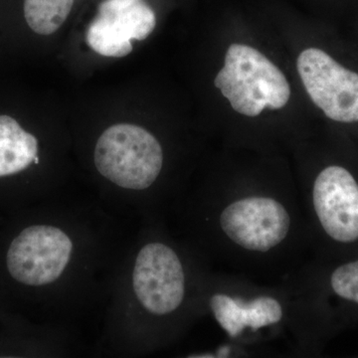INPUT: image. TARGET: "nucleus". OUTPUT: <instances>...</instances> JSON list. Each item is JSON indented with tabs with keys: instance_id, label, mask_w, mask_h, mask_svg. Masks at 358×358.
Masks as SVG:
<instances>
[{
	"instance_id": "nucleus-1",
	"label": "nucleus",
	"mask_w": 358,
	"mask_h": 358,
	"mask_svg": "<svg viewBox=\"0 0 358 358\" xmlns=\"http://www.w3.org/2000/svg\"><path fill=\"white\" fill-rule=\"evenodd\" d=\"M190 245L225 271L279 282L313 257L300 193L289 183L212 185L183 201Z\"/></svg>"
},
{
	"instance_id": "nucleus-2",
	"label": "nucleus",
	"mask_w": 358,
	"mask_h": 358,
	"mask_svg": "<svg viewBox=\"0 0 358 358\" xmlns=\"http://www.w3.org/2000/svg\"><path fill=\"white\" fill-rule=\"evenodd\" d=\"M202 313L231 343L258 348L287 338L293 355H317L334 333L294 274L279 282L257 281L230 271H209Z\"/></svg>"
},
{
	"instance_id": "nucleus-3",
	"label": "nucleus",
	"mask_w": 358,
	"mask_h": 358,
	"mask_svg": "<svg viewBox=\"0 0 358 358\" xmlns=\"http://www.w3.org/2000/svg\"><path fill=\"white\" fill-rule=\"evenodd\" d=\"M211 264L192 245L157 232L138 250L131 273L136 303L152 341L164 345L202 315L205 279Z\"/></svg>"
},
{
	"instance_id": "nucleus-4",
	"label": "nucleus",
	"mask_w": 358,
	"mask_h": 358,
	"mask_svg": "<svg viewBox=\"0 0 358 358\" xmlns=\"http://www.w3.org/2000/svg\"><path fill=\"white\" fill-rule=\"evenodd\" d=\"M313 257L334 258L358 252V178L350 169L322 167L301 186Z\"/></svg>"
},
{
	"instance_id": "nucleus-5",
	"label": "nucleus",
	"mask_w": 358,
	"mask_h": 358,
	"mask_svg": "<svg viewBox=\"0 0 358 358\" xmlns=\"http://www.w3.org/2000/svg\"><path fill=\"white\" fill-rule=\"evenodd\" d=\"M214 84L233 110L250 117H258L266 108L282 109L291 96L282 71L248 45H231Z\"/></svg>"
},
{
	"instance_id": "nucleus-6",
	"label": "nucleus",
	"mask_w": 358,
	"mask_h": 358,
	"mask_svg": "<svg viewBox=\"0 0 358 358\" xmlns=\"http://www.w3.org/2000/svg\"><path fill=\"white\" fill-rule=\"evenodd\" d=\"M103 178L124 189L145 192L159 180L164 166L162 143L147 129L117 124L106 129L94 152Z\"/></svg>"
},
{
	"instance_id": "nucleus-7",
	"label": "nucleus",
	"mask_w": 358,
	"mask_h": 358,
	"mask_svg": "<svg viewBox=\"0 0 358 358\" xmlns=\"http://www.w3.org/2000/svg\"><path fill=\"white\" fill-rule=\"evenodd\" d=\"M294 274L334 331L358 322V252L312 257Z\"/></svg>"
},
{
	"instance_id": "nucleus-8",
	"label": "nucleus",
	"mask_w": 358,
	"mask_h": 358,
	"mask_svg": "<svg viewBox=\"0 0 358 358\" xmlns=\"http://www.w3.org/2000/svg\"><path fill=\"white\" fill-rule=\"evenodd\" d=\"M74 253V241L64 229L46 224L33 225L11 242L7 270L15 281L26 286H48L63 277Z\"/></svg>"
},
{
	"instance_id": "nucleus-9",
	"label": "nucleus",
	"mask_w": 358,
	"mask_h": 358,
	"mask_svg": "<svg viewBox=\"0 0 358 358\" xmlns=\"http://www.w3.org/2000/svg\"><path fill=\"white\" fill-rule=\"evenodd\" d=\"M296 68L313 103L334 122H358V74L338 64L326 52H301Z\"/></svg>"
},
{
	"instance_id": "nucleus-10",
	"label": "nucleus",
	"mask_w": 358,
	"mask_h": 358,
	"mask_svg": "<svg viewBox=\"0 0 358 358\" xmlns=\"http://www.w3.org/2000/svg\"><path fill=\"white\" fill-rule=\"evenodd\" d=\"M157 25L145 0H103L86 32L87 44L105 57L122 58L133 51V40L147 39Z\"/></svg>"
},
{
	"instance_id": "nucleus-11",
	"label": "nucleus",
	"mask_w": 358,
	"mask_h": 358,
	"mask_svg": "<svg viewBox=\"0 0 358 358\" xmlns=\"http://www.w3.org/2000/svg\"><path fill=\"white\" fill-rule=\"evenodd\" d=\"M38 164V141L8 115H0V178Z\"/></svg>"
},
{
	"instance_id": "nucleus-12",
	"label": "nucleus",
	"mask_w": 358,
	"mask_h": 358,
	"mask_svg": "<svg viewBox=\"0 0 358 358\" xmlns=\"http://www.w3.org/2000/svg\"><path fill=\"white\" fill-rule=\"evenodd\" d=\"M74 0H24L28 26L37 34L50 35L67 20Z\"/></svg>"
}]
</instances>
